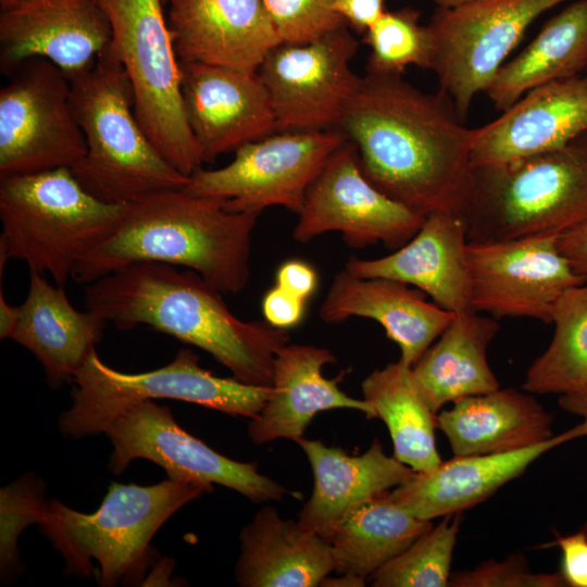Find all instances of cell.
Segmentation results:
<instances>
[{
    "label": "cell",
    "instance_id": "31",
    "mask_svg": "<svg viewBox=\"0 0 587 587\" xmlns=\"http://www.w3.org/2000/svg\"><path fill=\"white\" fill-rule=\"evenodd\" d=\"M433 526L432 521L395 504L385 492L348 510L323 537L332 549L334 571L366 578Z\"/></svg>",
    "mask_w": 587,
    "mask_h": 587
},
{
    "label": "cell",
    "instance_id": "49",
    "mask_svg": "<svg viewBox=\"0 0 587 587\" xmlns=\"http://www.w3.org/2000/svg\"><path fill=\"white\" fill-rule=\"evenodd\" d=\"M170 0H163V3L164 4H167Z\"/></svg>",
    "mask_w": 587,
    "mask_h": 587
},
{
    "label": "cell",
    "instance_id": "13",
    "mask_svg": "<svg viewBox=\"0 0 587 587\" xmlns=\"http://www.w3.org/2000/svg\"><path fill=\"white\" fill-rule=\"evenodd\" d=\"M113 445L108 469L118 475L135 459L160 465L173 480L213 484L233 489L262 503L282 500L291 492L261 474L257 462L229 459L183 429L166 405L142 401L115 419L103 432Z\"/></svg>",
    "mask_w": 587,
    "mask_h": 587
},
{
    "label": "cell",
    "instance_id": "29",
    "mask_svg": "<svg viewBox=\"0 0 587 587\" xmlns=\"http://www.w3.org/2000/svg\"><path fill=\"white\" fill-rule=\"evenodd\" d=\"M498 330L492 316L476 311L455 314L411 366L412 383L434 412L461 398L500 388L487 360V348Z\"/></svg>",
    "mask_w": 587,
    "mask_h": 587
},
{
    "label": "cell",
    "instance_id": "40",
    "mask_svg": "<svg viewBox=\"0 0 587 587\" xmlns=\"http://www.w3.org/2000/svg\"><path fill=\"white\" fill-rule=\"evenodd\" d=\"M305 300L274 286L262 299L264 321L274 327L288 329L303 317Z\"/></svg>",
    "mask_w": 587,
    "mask_h": 587
},
{
    "label": "cell",
    "instance_id": "5",
    "mask_svg": "<svg viewBox=\"0 0 587 587\" xmlns=\"http://www.w3.org/2000/svg\"><path fill=\"white\" fill-rule=\"evenodd\" d=\"M209 491L203 485L170 478L150 486L112 483L95 512H78L51 499L37 525L63 557L64 574L87 577L95 560L101 586L136 584L152 561L149 544L157 530Z\"/></svg>",
    "mask_w": 587,
    "mask_h": 587
},
{
    "label": "cell",
    "instance_id": "37",
    "mask_svg": "<svg viewBox=\"0 0 587 587\" xmlns=\"http://www.w3.org/2000/svg\"><path fill=\"white\" fill-rule=\"evenodd\" d=\"M283 42L314 40L346 23L333 0H263Z\"/></svg>",
    "mask_w": 587,
    "mask_h": 587
},
{
    "label": "cell",
    "instance_id": "3",
    "mask_svg": "<svg viewBox=\"0 0 587 587\" xmlns=\"http://www.w3.org/2000/svg\"><path fill=\"white\" fill-rule=\"evenodd\" d=\"M259 212H233L224 201L183 189L124 204L114 232L74 268L86 285L137 262L184 266L222 294H239L250 278L252 232Z\"/></svg>",
    "mask_w": 587,
    "mask_h": 587
},
{
    "label": "cell",
    "instance_id": "26",
    "mask_svg": "<svg viewBox=\"0 0 587 587\" xmlns=\"http://www.w3.org/2000/svg\"><path fill=\"white\" fill-rule=\"evenodd\" d=\"M10 339L29 350L41 363L52 388L72 380L96 345L107 322L87 310H76L64 287L49 284L30 271L29 288Z\"/></svg>",
    "mask_w": 587,
    "mask_h": 587
},
{
    "label": "cell",
    "instance_id": "28",
    "mask_svg": "<svg viewBox=\"0 0 587 587\" xmlns=\"http://www.w3.org/2000/svg\"><path fill=\"white\" fill-rule=\"evenodd\" d=\"M437 414V428L454 455L510 452L544 442L552 416L530 395L514 388L469 396Z\"/></svg>",
    "mask_w": 587,
    "mask_h": 587
},
{
    "label": "cell",
    "instance_id": "9",
    "mask_svg": "<svg viewBox=\"0 0 587 587\" xmlns=\"http://www.w3.org/2000/svg\"><path fill=\"white\" fill-rule=\"evenodd\" d=\"M97 1L110 22V46L129 78L142 129L160 153L190 177L204 159L185 115L179 60L163 0Z\"/></svg>",
    "mask_w": 587,
    "mask_h": 587
},
{
    "label": "cell",
    "instance_id": "2",
    "mask_svg": "<svg viewBox=\"0 0 587 587\" xmlns=\"http://www.w3.org/2000/svg\"><path fill=\"white\" fill-rule=\"evenodd\" d=\"M221 294L195 271L158 262L129 264L84 288L87 310L117 329L150 326L208 352L237 380L272 387L287 329L240 320Z\"/></svg>",
    "mask_w": 587,
    "mask_h": 587
},
{
    "label": "cell",
    "instance_id": "38",
    "mask_svg": "<svg viewBox=\"0 0 587 587\" xmlns=\"http://www.w3.org/2000/svg\"><path fill=\"white\" fill-rule=\"evenodd\" d=\"M449 586L563 587L567 584L561 573H533L522 555H513L502 562L488 561L474 570L457 572L450 576Z\"/></svg>",
    "mask_w": 587,
    "mask_h": 587
},
{
    "label": "cell",
    "instance_id": "48",
    "mask_svg": "<svg viewBox=\"0 0 587 587\" xmlns=\"http://www.w3.org/2000/svg\"><path fill=\"white\" fill-rule=\"evenodd\" d=\"M14 0H0L1 9L10 5Z\"/></svg>",
    "mask_w": 587,
    "mask_h": 587
},
{
    "label": "cell",
    "instance_id": "15",
    "mask_svg": "<svg viewBox=\"0 0 587 587\" xmlns=\"http://www.w3.org/2000/svg\"><path fill=\"white\" fill-rule=\"evenodd\" d=\"M292 238L301 243L338 232L352 248L407 243L425 217L389 198L363 174L354 146L346 140L310 185Z\"/></svg>",
    "mask_w": 587,
    "mask_h": 587
},
{
    "label": "cell",
    "instance_id": "7",
    "mask_svg": "<svg viewBox=\"0 0 587 587\" xmlns=\"http://www.w3.org/2000/svg\"><path fill=\"white\" fill-rule=\"evenodd\" d=\"M124 204L86 191L71 168L0 178V271L9 259L64 287L76 265L116 228Z\"/></svg>",
    "mask_w": 587,
    "mask_h": 587
},
{
    "label": "cell",
    "instance_id": "46",
    "mask_svg": "<svg viewBox=\"0 0 587 587\" xmlns=\"http://www.w3.org/2000/svg\"><path fill=\"white\" fill-rule=\"evenodd\" d=\"M365 578L351 575L340 574L338 578H327V576L321 582L320 586H364Z\"/></svg>",
    "mask_w": 587,
    "mask_h": 587
},
{
    "label": "cell",
    "instance_id": "42",
    "mask_svg": "<svg viewBox=\"0 0 587 587\" xmlns=\"http://www.w3.org/2000/svg\"><path fill=\"white\" fill-rule=\"evenodd\" d=\"M385 0H333V10L358 33H365L384 13Z\"/></svg>",
    "mask_w": 587,
    "mask_h": 587
},
{
    "label": "cell",
    "instance_id": "34",
    "mask_svg": "<svg viewBox=\"0 0 587 587\" xmlns=\"http://www.w3.org/2000/svg\"><path fill=\"white\" fill-rule=\"evenodd\" d=\"M462 514L444 516L403 552L371 575L375 587H446Z\"/></svg>",
    "mask_w": 587,
    "mask_h": 587
},
{
    "label": "cell",
    "instance_id": "22",
    "mask_svg": "<svg viewBox=\"0 0 587 587\" xmlns=\"http://www.w3.org/2000/svg\"><path fill=\"white\" fill-rule=\"evenodd\" d=\"M583 436H587V419L527 448L502 453L454 455L430 470L415 472L408 482L386 495L395 504L422 520L462 513L523 474L548 450Z\"/></svg>",
    "mask_w": 587,
    "mask_h": 587
},
{
    "label": "cell",
    "instance_id": "23",
    "mask_svg": "<svg viewBox=\"0 0 587 587\" xmlns=\"http://www.w3.org/2000/svg\"><path fill=\"white\" fill-rule=\"evenodd\" d=\"M457 313L428 302L424 292L399 280L358 277L338 272L320 307V319L328 324L350 317L378 322L400 348V359L410 367L448 327Z\"/></svg>",
    "mask_w": 587,
    "mask_h": 587
},
{
    "label": "cell",
    "instance_id": "47",
    "mask_svg": "<svg viewBox=\"0 0 587 587\" xmlns=\"http://www.w3.org/2000/svg\"><path fill=\"white\" fill-rule=\"evenodd\" d=\"M429 1L436 3L438 8L451 9V8H457V7L466 4L475 0H429Z\"/></svg>",
    "mask_w": 587,
    "mask_h": 587
},
{
    "label": "cell",
    "instance_id": "27",
    "mask_svg": "<svg viewBox=\"0 0 587 587\" xmlns=\"http://www.w3.org/2000/svg\"><path fill=\"white\" fill-rule=\"evenodd\" d=\"M235 578L241 587H314L334 571L329 544L299 522L262 507L240 532Z\"/></svg>",
    "mask_w": 587,
    "mask_h": 587
},
{
    "label": "cell",
    "instance_id": "10",
    "mask_svg": "<svg viewBox=\"0 0 587 587\" xmlns=\"http://www.w3.org/2000/svg\"><path fill=\"white\" fill-rule=\"evenodd\" d=\"M345 141L337 129L271 134L236 149L229 164L199 170L183 190L223 200L233 212L262 213L277 205L299 214L310 185Z\"/></svg>",
    "mask_w": 587,
    "mask_h": 587
},
{
    "label": "cell",
    "instance_id": "24",
    "mask_svg": "<svg viewBox=\"0 0 587 587\" xmlns=\"http://www.w3.org/2000/svg\"><path fill=\"white\" fill-rule=\"evenodd\" d=\"M336 362L334 353L314 345H286L275 357L273 386L261 412L248 424V436L254 445L285 438L296 441L313 417L322 411L351 409L376 417L366 400L348 396L338 378H326L322 369Z\"/></svg>",
    "mask_w": 587,
    "mask_h": 587
},
{
    "label": "cell",
    "instance_id": "8",
    "mask_svg": "<svg viewBox=\"0 0 587 587\" xmlns=\"http://www.w3.org/2000/svg\"><path fill=\"white\" fill-rule=\"evenodd\" d=\"M72 380V404L61 413L59 426L73 439L103 433L128 409L154 399L191 402L251 420L272 392V387L214 375L191 349H180L168 364L142 373L114 370L93 349Z\"/></svg>",
    "mask_w": 587,
    "mask_h": 587
},
{
    "label": "cell",
    "instance_id": "45",
    "mask_svg": "<svg viewBox=\"0 0 587 587\" xmlns=\"http://www.w3.org/2000/svg\"><path fill=\"white\" fill-rule=\"evenodd\" d=\"M559 403L563 410L587 419V387L573 394L561 395Z\"/></svg>",
    "mask_w": 587,
    "mask_h": 587
},
{
    "label": "cell",
    "instance_id": "17",
    "mask_svg": "<svg viewBox=\"0 0 587 587\" xmlns=\"http://www.w3.org/2000/svg\"><path fill=\"white\" fill-rule=\"evenodd\" d=\"M111 39L110 22L97 0H14L1 9L3 73L45 58L70 78L88 70Z\"/></svg>",
    "mask_w": 587,
    "mask_h": 587
},
{
    "label": "cell",
    "instance_id": "43",
    "mask_svg": "<svg viewBox=\"0 0 587 587\" xmlns=\"http://www.w3.org/2000/svg\"><path fill=\"white\" fill-rule=\"evenodd\" d=\"M557 245L573 270L587 276V222L559 235Z\"/></svg>",
    "mask_w": 587,
    "mask_h": 587
},
{
    "label": "cell",
    "instance_id": "35",
    "mask_svg": "<svg viewBox=\"0 0 587 587\" xmlns=\"http://www.w3.org/2000/svg\"><path fill=\"white\" fill-rule=\"evenodd\" d=\"M420 15L410 8L385 11L364 33L371 49L367 74L402 76L411 65L430 70L434 41L428 26L420 24Z\"/></svg>",
    "mask_w": 587,
    "mask_h": 587
},
{
    "label": "cell",
    "instance_id": "33",
    "mask_svg": "<svg viewBox=\"0 0 587 587\" xmlns=\"http://www.w3.org/2000/svg\"><path fill=\"white\" fill-rule=\"evenodd\" d=\"M554 333L529 366L523 389L567 395L587 387V283L566 290L552 310Z\"/></svg>",
    "mask_w": 587,
    "mask_h": 587
},
{
    "label": "cell",
    "instance_id": "6",
    "mask_svg": "<svg viewBox=\"0 0 587 587\" xmlns=\"http://www.w3.org/2000/svg\"><path fill=\"white\" fill-rule=\"evenodd\" d=\"M469 242L561 235L587 222V134L566 146L472 166Z\"/></svg>",
    "mask_w": 587,
    "mask_h": 587
},
{
    "label": "cell",
    "instance_id": "19",
    "mask_svg": "<svg viewBox=\"0 0 587 587\" xmlns=\"http://www.w3.org/2000/svg\"><path fill=\"white\" fill-rule=\"evenodd\" d=\"M167 23L180 62L258 72L282 41L263 0H170Z\"/></svg>",
    "mask_w": 587,
    "mask_h": 587
},
{
    "label": "cell",
    "instance_id": "11",
    "mask_svg": "<svg viewBox=\"0 0 587 587\" xmlns=\"http://www.w3.org/2000/svg\"><path fill=\"white\" fill-rule=\"evenodd\" d=\"M86 151L67 76L45 58L20 64L0 90V178L72 168Z\"/></svg>",
    "mask_w": 587,
    "mask_h": 587
},
{
    "label": "cell",
    "instance_id": "20",
    "mask_svg": "<svg viewBox=\"0 0 587 587\" xmlns=\"http://www.w3.org/2000/svg\"><path fill=\"white\" fill-rule=\"evenodd\" d=\"M584 134L587 71L529 90L498 118L474 128L472 166L559 149Z\"/></svg>",
    "mask_w": 587,
    "mask_h": 587
},
{
    "label": "cell",
    "instance_id": "44",
    "mask_svg": "<svg viewBox=\"0 0 587 587\" xmlns=\"http://www.w3.org/2000/svg\"><path fill=\"white\" fill-rule=\"evenodd\" d=\"M20 309L9 304L0 291V338L10 339L18 321Z\"/></svg>",
    "mask_w": 587,
    "mask_h": 587
},
{
    "label": "cell",
    "instance_id": "21",
    "mask_svg": "<svg viewBox=\"0 0 587 587\" xmlns=\"http://www.w3.org/2000/svg\"><path fill=\"white\" fill-rule=\"evenodd\" d=\"M467 245L461 216L434 212L392 253L376 259L351 257L344 270L358 277L390 278L415 286L437 305L457 314L473 312Z\"/></svg>",
    "mask_w": 587,
    "mask_h": 587
},
{
    "label": "cell",
    "instance_id": "18",
    "mask_svg": "<svg viewBox=\"0 0 587 587\" xmlns=\"http://www.w3.org/2000/svg\"><path fill=\"white\" fill-rule=\"evenodd\" d=\"M179 66L185 115L204 163L277 129L258 72L180 61Z\"/></svg>",
    "mask_w": 587,
    "mask_h": 587
},
{
    "label": "cell",
    "instance_id": "32",
    "mask_svg": "<svg viewBox=\"0 0 587 587\" xmlns=\"http://www.w3.org/2000/svg\"><path fill=\"white\" fill-rule=\"evenodd\" d=\"M411 367L401 360L373 371L361 384L366 400L386 424L394 457L415 472L437 466V414L415 389Z\"/></svg>",
    "mask_w": 587,
    "mask_h": 587
},
{
    "label": "cell",
    "instance_id": "39",
    "mask_svg": "<svg viewBox=\"0 0 587 587\" xmlns=\"http://www.w3.org/2000/svg\"><path fill=\"white\" fill-rule=\"evenodd\" d=\"M549 546L561 549V574L567 586L587 587V529L570 536H557Z\"/></svg>",
    "mask_w": 587,
    "mask_h": 587
},
{
    "label": "cell",
    "instance_id": "14",
    "mask_svg": "<svg viewBox=\"0 0 587 587\" xmlns=\"http://www.w3.org/2000/svg\"><path fill=\"white\" fill-rule=\"evenodd\" d=\"M357 50L347 24L308 42L274 47L258 73L270 95L277 129H335L361 80L350 66Z\"/></svg>",
    "mask_w": 587,
    "mask_h": 587
},
{
    "label": "cell",
    "instance_id": "36",
    "mask_svg": "<svg viewBox=\"0 0 587 587\" xmlns=\"http://www.w3.org/2000/svg\"><path fill=\"white\" fill-rule=\"evenodd\" d=\"M45 485L27 473L0 490V569L3 582L14 579L21 572L17 539L30 524H37L46 500Z\"/></svg>",
    "mask_w": 587,
    "mask_h": 587
},
{
    "label": "cell",
    "instance_id": "4",
    "mask_svg": "<svg viewBox=\"0 0 587 587\" xmlns=\"http://www.w3.org/2000/svg\"><path fill=\"white\" fill-rule=\"evenodd\" d=\"M68 80L72 110L87 146L71 171L86 191L102 202L123 205L186 186L189 177L142 129L129 78L110 45L88 70Z\"/></svg>",
    "mask_w": 587,
    "mask_h": 587
},
{
    "label": "cell",
    "instance_id": "12",
    "mask_svg": "<svg viewBox=\"0 0 587 587\" xmlns=\"http://www.w3.org/2000/svg\"><path fill=\"white\" fill-rule=\"evenodd\" d=\"M567 0H475L438 8L427 25L434 41L430 70L464 122L474 97L486 91L527 27Z\"/></svg>",
    "mask_w": 587,
    "mask_h": 587
},
{
    "label": "cell",
    "instance_id": "1",
    "mask_svg": "<svg viewBox=\"0 0 587 587\" xmlns=\"http://www.w3.org/2000/svg\"><path fill=\"white\" fill-rule=\"evenodd\" d=\"M335 129L354 146L365 177L389 198L423 216H461L472 186L474 129L445 91L366 73Z\"/></svg>",
    "mask_w": 587,
    "mask_h": 587
},
{
    "label": "cell",
    "instance_id": "41",
    "mask_svg": "<svg viewBox=\"0 0 587 587\" xmlns=\"http://www.w3.org/2000/svg\"><path fill=\"white\" fill-rule=\"evenodd\" d=\"M275 285L307 301L315 291L317 274L302 260H288L277 268Z\"/></svg>",
    "mask_w": 587,
    "mask_h": 587
},
{
    "label": "cell",
    "instance_id": "16",
    "mask_svg": "<svg viewBox=\"0 0 587 587\" xmlns=\"http://www.w3.org/2000/svg\"><path fill=\"white\" fill-rule=\"evenodd\" d=\"M558 235L469 242L472 307L495 319L529 317L551 323L557 300L586 284L557 245Z\"/></svg>",
    "mask_w": 587,
    "mask_h": 587
},
{
    "label": "cell",
    "instance_id": "30",
    "mask_svg": "<svg viewBox=\"0 0 587 587\" xmlns=\"http://www.w3.org/2000/svg\"><path fill=\"white\" fill-rule=\"evenodd\" d=\"M587 71V0L551 17L533 41L498 71L486 93L505 111L529 90Z\"/></svg>",
    "mask_w": 587,
    "mask_h": 587
},
{
    "label": "cell",
    "instance_id": "25",
    "mask_svg": "<svg viewBox=\"0 0 587 587\" xmlns=\"http://www.w3.org/2000/svg\"><path fill=\"white\" fill-rule=\"evenodd\" d=\"M296 442L314 477L312 495L298 513V522L321 536L348 510L408 482L415 473L387 455L377 439L359 455L327 447L321 440L301 437Z\"/></svg>",
    "mask_w": 587,
    "mask_h": 587
}]
</instances>
